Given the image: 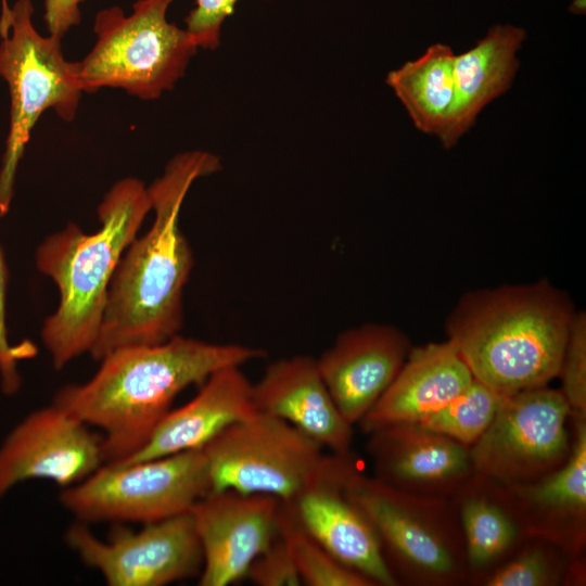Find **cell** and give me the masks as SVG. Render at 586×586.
Masks as SVG:
<instances>
[{
  "mask_svg": "<svg viewBox=\"0 0 586 586\" xmlns=\"http://www.w3.org/2000/svg\"><path fill=\"white\" fill-rule=\"evenodd\" d=\"M570 418L574 431L565 462L538 480L508 487L530 535L553 542L574 558H585L586 417Z\"/></svg>",
  "mask_w": 586,
  "mask_h": 586,
  "instance_id": "18",
  "label": "cell"
},
{
  "mask_svg": "<svg viewBox=\"0 0 586 586\" xmlns=\"http://www.w3.org/2000/svg\"><path fill=\"white\" fill-rule=\"evenodd\" d=\"M558 377L571 416L586 417V315L575 314L568 335Z\"/></svg>",
  "mask_w": 586,
  "mask_h": 586,
  "instance_id": "27",
  "label": "cell"
},
{
  "mask_svg": "<svg viewBox=\"0 0 586 586\" xmlns=\"http://www.w3.org/2000/svg\"><path fill=\"white\" fill-rule=\"evenodd\" d=\"M367 435L373 476L402 492L450 498L475 472L470 447L419 422L392 423Z\"/></svg>",
  "mask_w": 586,
  "mask_h": 586,
  "instance_id": "15",
  "label": "cell"
},
{
  "mask_svg": "<svg viewBox=\"0 0 586 586\" xmlns=\"http://www.w3.org/2000/svg\"><path fill=\"white\" fill-rule=\"evenodd\" d=\"M207 151L176 154L148 187L154 221L128 245L111 280L101 324L89 354L102 359L123 347L152 345L178 334L182 295L193 256L180 230L184 198L195 180L220 170Z\"/></svg>",
  "mask_w": 586,
  "mask_h": 586,
  "instance_id": "1",
  "label": "cell"
},
{
  "mask_svg": "<svg viewBox=\"0 0 586 586\" xmlns=\"http://www.w3.org/2000/svg\"><path fill=\"white\" fill-rule=\"evenodd\" d=\"M104 464L102 437L66 409L51 404L18 422L0 445V499L28 480L62 487L88 477Z\"/></svg>",
  "mask_w": 586,
  "mask_h": 586,
  "instance_id": "13",
  "label": "cell"
},
{
  "mask_svg": "<svg viewBox=\"0 0 586 586\" xmlns=\"http://www.w3.org/2000/svg\"><path fill=\"white\" fill-rule=\"evenodd\" d=\"M202 448L212 491L267 494L283 501L294 497L324 455L308 435L259 411L230 424Z\"/></svg>",
  "mask_w": 586,
  "mask_h": 586,
  "instance_id": "9",
  "label": "cell"
},
{
  "mask_svg": "<svg viewBox=\"0 0 586 586\" xmlns=\"http://www.w3.org/2000/svg\"><path fill=\"white\" fill-rule=\"evenodd\" d=\"M504 395L473 379L460 395L419 423L470 447L491 424Z\"/></svg>",
  "mask_w": 586,
  "mask_h": 586,
  "instance_id": "26",
  "label": "cell"
},
{
  "mask_svg": "<svg viewBox=\"0 0 586 586\" xmlns=\"http://www.w3.org/2000/svg\"><path fill=\"white\" fill-rule=\"evenodd\" d=\"M85 0H44L43 20L50 35L62 38L81 18L80 4ZM11 7L1 0L0 28H5Z\"/></svg>",
  "mask_w": 586,
  "mask_h": 586,
  "instance_id": "31",
  "label": "cell"
},
{
  "mask_svg": "<svg viewBox=\"0 0 586 586\" xmlns=\"http://www.w3.org/2000/svg\"><path fill=\"white\" fill-rule=\"evenodd\" d=\"M65 542L110 586H164L200 575L203 555L190 512L143 524L139 531L116 526L109 540L76 522Z\"/></svg>",
  "mask_w": 586,
  "mask_h": 586,
  "instance_id": "11",
  "label": "cell"
},
{
  "mask_svg": "<svg viewBox=\"0 0 586 586\" xmlns=\"http://www.w3.org/2000/svg\"><path fill=\"white\" fill-rule=\"evenodd\" d=\"M279 534L286 543L302 584L307 586H374L330 555L295 517L291 506L281 502Z\"/></svg>",
  "mask_w": 586,
  "mask_h": 586,
  "instance_id": "25",
  "label": "cell"
},
{
  "mask_svg": "<svg viewBox=\"0 0 586 586\" xmlns=\"http://www.w3.org/2000/svg\"><path fill=\"white\" fill-rule=\"evenodd\" d=\"M257 412L252 383L241 367L214 372L198 394L170 409L138 451L116 463H130L202 448L230 424Z\"/></svg>",
  "mask_w": 586,
  "mask_h": 586,
  "instance_id": "21",
  "label": "cell"
},
{
  "mask_svg": "<svg viewBox=\"0 0 586 586\" xmlns=\"http://www.w3.org/2000/svg\"><path fill=\"white\" fill-rule=\"evenodd\" d=\"M586 0H573L569 10L574 14H585Z\"/></svg>",
  "mask_w": 586,
  "mask_h": 586,
  "instance_id": "32",
  "label": "cell"
},
{
  "mask_svg": "<svg viewBox=\"0 0 586 586\" xmlns=\"http://www.w3.org/2000/svg\"><path fill=\"white\" fill-rule=\"evenodd\" d=\"M411 348L407 335L384 323L342 332L318 358L320 374L342 416L358 424L395 379Z\"/></svg>",
  "mask_w": 586,
  "mask_h": 586,
  "instance_id": "16",
  "label": "cell"
},
{
  "mask_svg": "<svg viewBox=\"0 0 586 586\" xmlns=\"http://www.w3.org/2000/svg\"><path fill=\"white\" fill-rule=\"evenodd\" d=\"M174 0H137L130 13L112 5L99 11L90 52L75 62L82 92L118 88L141 100L174 89L199 47L167 20Z\"/></svg>",
  "mask_w": 586,
  "mask_h": 586,
  "instance_id": "6",
  "label": "cell"
},
{
  "mask_svg": "<svg viewBox=\"0 0 586 586\" xmlns=\"http://www.w3.org/2000/svg\"><path fill=\"white\" fill-rule=\"evenodd\" d=\"M270 1V0H266ZM239 0H195V7L184 18L186 30L199 49L216 50L221 40V29L231 16Z\"/></svg>",
  "mask_w": 586,
  "mask_h": 586,
  "instance_id": "30",
  "label": "cell"
},
{
  "mask_svg": "<svg viewBox=\"0 0 586 586\" xmlns=\"http://www.w3.org/2000/svg\"><path fill=\"white\" fill-rule=\"evenodd\" d=\"M150 211L148 187L137 178H123L98 206V231L87 234L68 224L36 250L37 269L54 281L60 293L56 310L41 329L55 369L92 347L115 269Z\"/></svg>",
  "mask_w": 586,
  "mask_h": 586,
  "instance_id": "4",
  "label": "cell"
},
{
  "mask_svg": "<svg viewBox=\"0 0 586 586\" xmlns=\"http://www.w3.org/2000/svg\"><path fill=\"white\" fill-rule=\"evenodd\" d=\"M570 416L561 391L548 384L505 394L491 424L470 446L474 471L506 485L552 472L571 450Z\"/></svg>",
  "mask_w": 586,
  "mask_h": 586,
  "instance_id": "10",
  "label": "cell"
},
{
  "mask_svg": "<svg viewBox=\"0 0 586 586\" xmlns=\"http://www.w3.org/2000/svg\"><path fill=\"white\" fill-rule=\"evenodd\" d=\"M245 577L258 586L303 585L290 549L279 533L251 563Z\"/></svg>",
  "mask_w": 586,
  "mask_h": 586,
  "instance_id": "29",
  "label": "cell"
},
{
  "mask_svg": "<svg viewBox=\"0 0 586 586\" xmlns=\"http://www.w3.org/2000/svg\"><path fill=\"white\" fill-rule=\"evenodd\" d=\"M252 394L257 411L289 422L331 453L351 451L353 425L337 409L316 358L294 355L271 362Z\"/></svg>",
  "mask_w": 586,
  "mask_h": 586,
  "instance_id": "17",
  "label": "cell"
},
{
  "mask_svg": "<svg viewBox=\"0 0 586 586\" xmlns=\"http://www.w3.org/2000/svg\"><path fill=\"white\" fill-rule=\"evenodd\" d=\"M345 492L375 532L398 585L468 584L462 532L450 498L409 494L366 475L352 458Z\"/></svg>",
  "mask_w": 586,
  "mask_h": 586,
  "instance_id": "5",
  "label": "cell"
},
{
  "mask_svg": "<svg viewBox=\"0 0 586 586\" xmlns=\"http://www.w3.org/2000/svg\"><path fill=\"white\" fill-rule=\"evenodd\" d=\"M462 532L468 584L481 585L530 536L508 485L474 472L450 497Z\"/></svg>",
  "mask_w": 586,
  "mask_h": 586,
  "instance_id": "20",
  "label": "cell"
},
{
  "mask_svg": "<svg viewBox=\"0 0 586 586\" xmlns=\"http://www.w3.org/2000/svg\"><path fill=\"white\" fill-rule=\"evenodd\" d=\"M473 375L449 340L411 347L393 382L359 421L367 434L398 422H419L460 395Z\"/></svg>",
  "mask_w": 586,
  "mask_h": 586,
  "instance_id": "19",
  "label": "cell"
},
{
  "mask_svg": "<svg viewBox=\"0 0 586 586\" xmlns=\"http://www.w3.org/2000/svg\"><path fill=\"white\" fill-rule=\"evenodd\" d=\"M31 0H16L9 33L0 41V77L10 94V124L0 165V216L9 212L18 164L41 114L53 110L74 120L82 93L75 62L65 60L61 39L43 36L33 22Z\"/></svg>",
  "mask_w": 586,
  "mask_h": 586,
  "instance_id": "7",
  "label": "cell"
},
{
  "mask_svg": "<svg viewBox=\"0 0 586 586\" xmlns=\"http://www.w3.org/2000/svg\"><path fill=\"white\" fill-rule=\"evenodd\" d=\"M575 314L546 279L476 290L451 310L447 340L475 380L509 394L558 377Z\"/></svg>",
  "mask_w": 586,
  "mask_h": 586,
  "instance_id": "3",
  "label": "cell"
},
{
  "mask_svg": "<svg viewBox=\"0 0 586 586\" xmlns=\"http://www.w3.org/2000/svg\"><path fill=\"white\" fill-rule=\"evenodd\" d=\"M9 270L3 249L0 246V385L5 395H14L21 387L18 362L36 355L30 341L12 344L7 328V291Z\"/></svg>",
  "mask_w": 586,
  "mask_h": 586,
  "instance_id": "28",
  "label": "cell"
},
{
  "mask_svg": "<svg viewBox=\"0 0 586 586\" xmlns=\"http://www.w3.org/2000/svg\"><path fill=\"white\" fill-rule=\"evenodd\" d=\"M264 356L256 347L178 333L158 344L107 354L90 380L60 388L52 403L102 430L104 463H116L145 445L183 390Z\"/></svg>",
  "mask_w": 586,
  "mask_h": 586,
  "instance_id": "2",
  "label": "cell"
},
{
  "mask_svg": "<svg viewBox=\"0 0 586 586\" xmlns=\"http://www.w3.org/2000/svg\"><path fill=\"white\" fill-rule=\"evenodd\" d=\"M349 453L323 455L303 486L286 502L303 527L330 555L374 586H397L379 538L345 492Z\"/></svg>",
  "mask_w": 586,
  "mask_h": 586,
  "instance_id": "12",
  "label": "cell"
},
{
  "mask_svg": "<svg viewBox=\"0 0 586 586\" xmlns=\"http://www.w3.org/2000/svg\"><path fill=\"white\" fill-rule=\"evenodd\" d=\"M212 491L203 448L130 463H104L59 500L82 523H153L190 512Z\"/></svg>",
  "mask_w": 586,
  "mask_h": 586,
  "instance_id": "8",
  "label": "cell"
},
{
  "mask_svg": "<svg viewBox=\"0 0 586 586\" xmlns=\"http://www.w3.org/2000/svg\"><path fill=\"white\" fill-rule=\"evenodd\" d=\"M455 55L449 46L434 43L386 76L387 86L423 133L440 138L447 126L455 101Z\"/></svg>",
  "mask_w": 586,
  "mask_h": 586,
  "instance_id": "23",
  "label": "cell"
},
{
  "mask_svg": "<svg viewBox=\"0 0 586 586\" xmlns=\"http://www.w3.org/2000/svg\"><path fill=\"white\" fill-rule=\"evenodd\" d=\"M525 37L520 27L495 25L473 48L455 55V101L440 137L444 149L454 148L480 112L511 87L520 66L517 52Z\"/></svg>",
  "mask_w": 586,
  "mask_h": 586,
  "instance_id": "22",
  "label": "cell"
},
{
  "mask_svg": "<svg viewBox=\"0 0 586 586\" xmlns=\"http://www.w3.org/2000/svg\"><path fill=\"white\" fill-rule=\"evenodd\" d=\"M282 500L234 489L211 491L190 510L203 566L200 586H228L245 578L255 558L279 533Z\"/></svg>",
  "mask_w": 586,
  "mask_h": 586,
  "instance_id": "14",
  "label": "cell"
},
{
  "mask_svg": "<svg viewBox=\"0 0 586 586\" xmlns=\"http://www.w3.org/2000/svg\"><path fill=\"white\" fill-rule=\"evenodd\" d=\"M585 558H574L553 542L530 535L481 583L483 586L584 585Z\"/></svg>",
  "mask_w": 586,
  "mask_h": 586,
  "instance_id": "24",
  "label": "cell"
}]
</instances>
